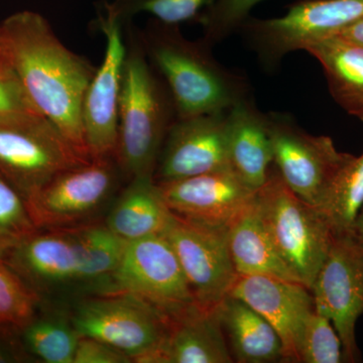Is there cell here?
<instances>
[{
  "label": "cell",
  "instance_id": "6da1fadb",
  "mask_svg": "<svg viewBox=\"0 0 363 363\" xmlns=\"http://www.w3.org/2000/svg\"><path fill=\"white\" fill-rule=\"evenodd\" d=\"M1 57L40 113L85 157L83 100L97 68L66 47L42 14L21 11L0 23Z\"/></svg>",
  "mask_w": 363,
  "mask_h": 363
},
{
  "label": "cell",
  "instance_id": "7a4b0ae2",
  "mask_svg": "<svg viewBox=\"0 0 363 363\" xmlns=\"http://www.w3.org/2000/svg\"><path fill=\"white\" fill-rule=\"evenodd\" d=\"M133 26L171 93L178 118L227 111L252 96L247 77L221 64L204 40L188 39L180 26L152 18L142 28Z\"/></svg>",
  "mask_w": 363,
  "mask_h": 363
},
{
  "label": "cell",
  "instance_id": "3957f363",
  "mask_svg": "<svg viewBox=\"0 0 363 363\" xmlns=\"http://www.w3.org/2000/svg\"><path fill=\"white\" fill-rule=\"evenodd\" d=\"M125 245L105 224L90 222L38 229L0 257L43 298L82 286L104 293Z\"/></svg>",
  "mask_w": 363,
  "mask_h": 363
},
{
  "label": "cell",
  "instance_id": "277c9868",
  "mask_svg": "<svg viewBox=\"0 0 363 363\" xmlns=\"http://www.w3.org/2000/svg\"><path fill=\"white\" fill-rule=\"evenodd\" d=\"M126 30L116 160L123 180L152 176L169 128L178 118L162 79L150 65L131 21Z\"/></svg>",
  "mask_w": 363,
  "mask_h": 363
},
{
  "label": "cell",
  "instance_id": "5b68a950",
  "mask_svg": "<svg viewBox=\"0 0 363 363\" xmlns=\"http://www.w3.org/2000/svg\"><path fill=\"white\" fill-rule=\"evenodd\" d=\"M257 210L279 257L310 291L333 240L319 208L301 199L274 166L255 196Z\"/></svg>",
  "mask_w": 363,
  "mask_h": 363
},
{
  "label": "cell",
  "instance_id": "8992f818",
  "mask_svg": "<svg viewBox=\"0 0 363 363\" xmlns=\"http://www.w3.org/2000/svg\"><path fill=\"white\" fill-rule=\"evenodd\" d=\"M71 319L79 335L98 339L142 363H157L172 324L154 305L126 293L85 298Z\"/></svg>",
  "mask_w": 363,
  "mask_h": 363
},
{
  "label": "cell",
  "instance_id": "52a82bcc",
  "mask_svg": "<svg viewBox=\"0 0 363 363\" xmlns=\"http://www.w3.org/2000/svg\"><path fill=\"white\" fill-rule=\"evenodd\" d=\"M363 18V0H298L284 16L250 18L238 33L267 71H274L286 55L338 33Z\"/></svg>",
  "mask_w": 363,
  "mask_h": 363
},
{
  "label": "cell",
  "instance_id": "ba28073f",
  "mask_svg": "<svg viewBox=\"0 0 363 363\" xmlns=\"http://www.w3.org/2000/svg\"><path fill=\"white\" fill-rule=\"evenodd\" d=\"M106 293H126L143 298L171 320L199 308L164 233L126 242Z\"/></svg>",
  "mask_w": 363,
  "mask_h": 363
},
{
  "label": "cell",
  "instance_id": "9c48e42d",
  "mask_svg": "<svg viewBox=\"0 0 363 363\" xmlns=\"http://www.w3.org/2000/svg\"><path fill=\"white\" fill-rule=\"evenodd\" d=\"M123 179L116 157H91L61 172L26 201L38 229L90 223Z\"/></svg>",
  "mask_w": 363,
  "mask_h": 363
},
{
  "label": "cell",
  "instance_id": "30bf717a",
  "mask_svg": "<svg viewBox=\"0 0 363 363\" xmlns=\"http://www.w3.org/2000/svg\"><path fill=\"white\" fill-rule=\"evenodd\" d=\"M267 117L274 168L296 195L319 206L339 172L354 156L338 150L329 136L307 133L291 114L269 112Z\"/></svg>",
  "mask_w": 363,
  "mask_h": 363
},
{
  "label": "cell",
  "instance_id": "8fae6325",
  "mask_svg": "<svg viewBox=\"0 0 363 363\" xmlns=\"http://www.w3.org/2000/svg\"><path fill=\"white\" fill-rule=\"evenodd\" d=\"M47 118L0 123V175L28 201L55 176L87 162Z\"/></svg>",
  "mask_w": 363,
  "mask_h": 363
},
{
  "label": "cell",
  "instance_id": "7c38bea8",
  "mask_svg": "<svg viewBox=\"0 0 363 363\" xmlns=\"http://www.w3.org/2000/svg\"><path fill=\"white\" fill-rule=\"evenodd\" d=\"M311 293L315 310L337 332L344 362H359L357 324L363 314V250L352 235L333 236Z\"/></svg>",
  "mask_w": 363,
  "mask_h": 363
},
{
  "label": "cell",
  "instance_id": "4fadbf2b",
  "mask_svg": "<svg viewBox=\"0 0 363 363\" xmlns=\"http://www.w3.org/2000/svg\"><path fill=\"white\" fill-rule=\"evenodd\" d=\"M228 229L201 225L173 214L164 235L175 250L196 304L212 312L238 279L229 252Z\"/></svg>",
  "mask_w": 363,
  "mask_h": 363
},
{
  "label": "cell",
  "instance_id": "5bb4252c",
  "mask_svg": "<svg viewBox=\"0 0 363 363\" xmlns=\"http://www.w3.org/2000/svg\"><path fill=\"white\" fill-rule=\"evenodd\" d=\"M98 23L106 47L104 61L86 90L81 117L90 157H116L126 45L121 23L104 16H100Z\"/></svg>",
  "mask_w": 363,
  "mask_h": 363
},
{
  "label": "cell",
  "instance_id": "9a60e30c",
  "mask_svg": "<svg viewBox=\"0 0 363 363\" xmlns=\"http://www.w3.org/2000/svg\"><path fill=\"white\" fill-rule=\"evenodd\" d=\"M227 111L177 118L157 160V183L233 169L228 156Z\"/></svg>",
  "mask_w": 363,
  "mask_h": 363
},
{
  "label": "cell",
  "instance_id": "2e32d148",
  "mask_svg": "<svg viewBox=\"0 0 363 363\" xmlns=\"http://www.w3.org/2000/svg\"><path fill=\"white\" fill-rule=\"evenodd\" d=\"M157 184L172 213L194 223L223 229H228L252 204L257 192L233 169Z\"/></svg>",
  "mask_w": 363,
  "mask_h": 363
},
{
  "label": "cell",
  "instance_id": "e0dca14e",
  "mask_svg": "<svg viewBox=\"0 0 363 363\" xmlns=\"http://www.w3.org/2000/svg\"><path fill=\"white\" fill-rule=\"evenodd\" d=\"M229 295L245 301L274 327L283 343L286 362H300L303 333L315 310L307 286L262 274L238 276Z\"/></svg>",
  "mask_w": 363,
  "mask_h": 363
},
{
  "label": "cell",
  "instance_id": "ac0fdd59",
  "mask_svg": "<svg viewBox=\"0 0 363 363\" xmlns=\"http://www.w3.org/2000/svg\"><path fill=\"white\" fill-rule=\"evenodd\" d=\"M227 138L231 169L259 190L269 178L274 156L267 113L259 111L252 96L227 112Z\"/></svg>",
  "mask_w": 363,
  "mask_h": 363
},
{
  "label": "cell",
  "instance_id": "d6986e66",
  "mask_svg": "<svg viewBox=\"0 0 363 363\" xmlns=\"http://www.w3.org/2000/svg\"><path fill=\"white\" fill-rule=\"evenodd\" d=\"M214 313L234 362H286L279 334L245 301L226 296Z\"/></svg>",
  "mask_w": 363,
  "mask_h": 363
},
{
  "label": "cell",
  "instance_id": "ffe728a7",
  "mask_svg": "<svg viewBox=\"0 0 363 363\" xmlns=\"http://www.w3.org/2000/svg\"><path fill=\"white\" fill-rule=\"evenodd\" d=\"M172 216L154 177H136L128 181L104 224L117 238L130 242L164 233Z\"/></svg>",
  "mask_w": 363,
  "mask_h": 363
},
{
  "label": "cell",
  "instance_id": "44dd1931",
  "mask_svg": "<svg viewBox=\"0 0 363 363\" xmlns=\"http://www.w3.org/2000/svg\"><path fill=\"white\" fill-rule=\"evenodd\" d=\"M233 355L214 311L197 309L172 320L157 363H231Z\"/></svg>",
  "mask_w": 363,
  "mask_h": 363
},
{
  "label": "cell",
  "instance_id": "7402d4cb",
  "mask_svg": "<svg viewBox=\"0 0 363 363\" xmlns=\"http://www.w3.org/2000/svg\"><path fill=\"white\" fill-rule=\"evenodd\" d=\"M319 62L331 96L350 116H363V47L339 33L305 49Z\"/></svg>",
  "mask_w": 363,
  "mask_h": 363
},
{
  "label": "cell",
  "instance_id": "603a6c76",
  "mask_svg": "<svg viewBox=\"0 0 363 363\" xmlns=\"http://www.w3.org/2000/svg\"><path fill=\"white\" fill-rule=\"evenodd\" d=\"M227 238L238 276L262 274L300 283L279 257L262 220L255 199L229 226Z\"/></svg>",
  "mask_w": 363,
  "mask_h": 363
},
{
  "label": "cell",
  "instance_id": "cb8c5ba5",
  "mask_svg": "<svg viewBox=\"0 0 363 363\" xmlns=\"http://www.w3.org/2000/svg\"><path fill=\"white\" fill-rule=\"evenodd\" d=\"M21 338L33 359L45 363H73L80 335L71 316L42 313L21 329Z\"/></svg>",
  "mask_w": 363,
  "mask_h": 363
},
{
  "label": "cell",
  "instance_id": "d4e9b609",
  "mask_svg": "<svg viewBox=\"0 0 363 363\" xmlns=\"http://www.w3.org/2000/svg\"><path fill=\"white\" fill-rule=\"evenodd\" d=\"M363 206V154L353 157L331 184L319 208L334 235H351Z\"/></svg>",
  "mask_w": 363,
  "mask_h": 363
},
{
  "label": "cell",
  "instance_id": "484cf974",
  "mask_svg": "<svg viewBox=\"0 0 363 363\" xmlns=\"http://www.w3.org/2000/svg\"><path fill=\"white\" fill-rule=\"evenodd\" d=\"M212 2L213 0H104L101 16L125 26L135 16L145 13L162 23L180 26L191 21L199 23Z\"/></svg>",
  "mask_w": 363,
  "mask_h": 363
},
{
  "label": "cell",
  "instance_id": "4316f807",
  "mask_svg": "<svg viewBox=\"0 0 363 363\" xmlns=\"http://www.w3.org/2000/svg\"><path fill=\"white\" fill-rule=\"evenodd\" d=\"M42 303L43 298L0 257V326L21 330Z\"/></svg>",
  "mask_w": 363,
  "mask_h": 363
},
{
  "label": "cell",
  "instance_id": "83f0119b",
  "mask_svg": "<svg viewBox=\"0 0 363 363\" xmlns=\"http://www.w3.org/2000/svg\"><path fill=\"white\" fill-rule=\"evenodd\" d=\"M37 230L25 198L0 175V255Z\"/></svg>",
  "mask_w": 363,
  "mask_h": 363
},
{
  "label": "cell",
  "instance_id": "f1b7e54d",
  "mask_svg": "<svg viewBox=\"0 0 363 363\" xmlns=\"http://www.w3.org/2000/svg\"><path fill=\"white\" fill-rule=\"evenodd\" d=\"M264 0H213L204 11L199 23L208 45L214 47L240 30L250 11Z\"/></svg>",
  "mask_w": 363,
  "mask_h": 363
},
{
  "label": "cell",
  "instance_id": "f546056e",
  "mask_svg": "<svg viewBox=\"0 0 363 363\" xmlns=\"http://www.w3.org/2000/svg\"><path fill=\"white\" fill-rule=\"evenodd\" d=\"M300 362H344L342 343L328 318L316 310L308 318L300 350Z\"/></svg>",
  "mask_w": 363,
  "mask_h": 363
},
{
  "label": "cell",
  "instance_id": "4dcf8cb0",
  "mask_svg": "<svg viewBox=\"0 0 363 363\" xmlns=\"http://www.w3.org/2000/svg\"><path fill=\"white\" fill-rule=\"evenodd\" d=\"M42 118L45 117L33 104L16 72L0 59V123H23Z\"/></svg>",
  "mask_w": 363,
  "mask_h": 363
},
{
  "label": "cell",
  "instance_id": "1f68e13d",
  "mask_svg": "<svg viewBox=\"0 0 363 363\" xmlns=\"http://www.w3.org/2000/svg\"><path fill=\"white\" fill-rule=\"evenodd\" d=\"M128 355L98 339L80 336L73 363H128Z\"/></svg>",
  "mask_w": 363,
  "mask_h": 363
},
{
  "label": "cell",
  "instance_id": "d6a6232c",
  "mask_svg": "<svg viewBox=\"0 0 363 363\" xmlns=\"http://www.w3.org/2000/svg\"><path fill=\"white\" fill-rule=\"evenodd\" d=\"M32 359L21 341L20 329L0 326V363L28 362Z\"/></svg>",
  "mask_w": 363,
  "mask_h": 363
},
{
  "label": "cell",
  "instance_id": "836d02e7",
  "mask_svg": "<svg viewBox=\"0 0 363 363\" xmlns=\"http://www.w3.org/2000/svg\"><path fill=\"white\" fill-rule=\"evenodd\" d=\"M338 33L345 39L363 47V18L346 26Z\"/></svg>",
  "mask_w": 363,
  "mask_h": 363
},
{
  "label": "cell",
  "instance_id": "e575fe53",
  "mask_svg": "<svg viewBox=\"0 0 363 363\" xmlns=\"http://www.w3.org/2000/svg\"><path fill=\"white\" fill-rule=\"evenodd\" d=\"M357 245L362 248L363 250V206L358 213L357 219H355L354 224H353L352 234Z\"/></svg>",
  "mask_w": 363,
  "mask_h": 363
},
{
  "label": "cell",
  "instance_id": "d590c367",
  "mask_svg": "<svg viewBox=\"0 0 363 363\" xmlns=\"http://www.w3.org/2000/svg\"><path fill=\"white\" fill-rule=\"evenodd\" d=\"M0 58L2 59V57H1V37H0Z\"/></svg>",
  "mask_w": 363,
  "mask_h": 363
},
{
  "label": "cell",
  "instance_id": "8d00e7d4",
  "mask_svg": "<svg viewBox=\"0 0 363 363\" xmlns=\"http://www.w3.org/2000/svg\"><path fill=\"white\" fill-rule=\"evenodd\" d=\"M359 119H360V121H362V123H363V116H362V117H360V118H359Z\"/></svg>",
  "mask_w": 363,
  "mask_h": 363
},
{
  "label": "cell",
  "instance_id": "74e56055",
  "mask_svg": "<svg viewBox=\"0 0 363 363\" xmlns=\"http://www.w3.org/2000/svg\"><path fill=\"white\" fill-rule=\"evenodd\" d=\"M0 59H1V58H0Z\"/></svg>",
  "mask_w": 363,
  "mask_h": 363
}]
</instances>
